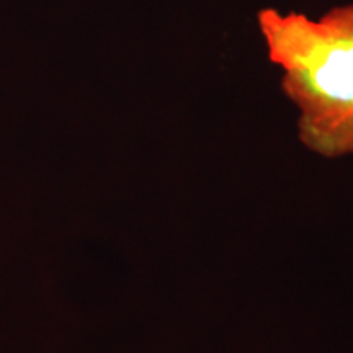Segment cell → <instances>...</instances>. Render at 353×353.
Here are the masks:
<instances>
[{
  "mask_svg": "<svg viewBox=\"0 0 353 353\" xmlns=\"http://www.w3.org/2000/svg\"><path fill=\"white\" fill-rule=\"evenodd\" d=\"M255 26L298 112L301 143L324 157L353 154V2L319 17L263 7Z\"/></svg>",
  "mask_w": 353,
  "mask_h": 353,
  "instance_id": "cell-1",
  "label": "cell"
}]
</instances>
